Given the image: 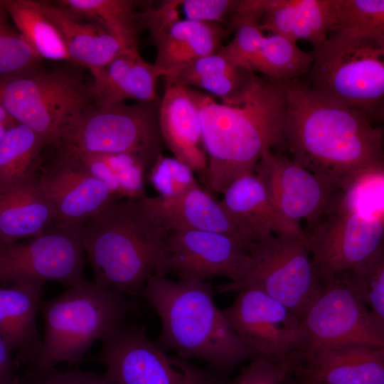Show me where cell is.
<instances>
[{
	"instance_id": "ffe728a7",
	"label": "cell",
	"mask_w": 384,
	"mask_h": 384,
	"mask_svg": "<svg viewBox=\"0 0 384 384\" xmlns=\"http://www.w3.org/2000/svg\"><path fill=\"white\" fill-rule=\"evenodd\" d=\"M299 378L329 384H384V348L342 344L298 361Z\"/></svg>"
},
{
	"instance_id": "277c9868",
	"label": "cell",
	"mask_w": 384,
	"mask_h": 384,
	"mask_svg": "<svg viewBox=\"0 0 384 384\" xmlns=\"http://www.w3.org/2000/svg\"><path fill=\"white\" fill-rule=\"evenodd\" d=\"M168 234L140 200L115 199L83 224L92 282L124 295H140L150 277L168 274Z\"/></svg>"
},
{
	"instance_id": "681fc988",
	"label": "cell",
	"mask_w": 384,
	"mask_h": 384,
	"mask_svg": "<svg viewBox=\"0 0 384 384\" xmlns=\"http://www.w3.org/2000/svg\"><path fill=\"white\" fill-rule=\"evenodd\" d=\"M289 378H287L282 384H289Z\"/></svg>"
},
{
	"instance_id": "5b68a950",
	"label": "cell",
	"mask_w": 384,
	"mask_h": 384,
	"mask_svg": "<svg viewBox=\"0 0 384 384\" xmlns=\"http://www.w3.org/2000/svg\"><path fill=\"white\" fill-rule=\"evenodd\" d=\"M133 309L124 294L85 279L41 303L44 336L36 370L80 363L94 342L123 325Z\"/></svg>"
},
{
	"instance_id": "30bf717a",
	"label": "cell",
	"mask_w": 384,
	"mask_h": 384,
	"mask_svg": "<svg viewBox=\"0 0 384 384\" xmlns=\"http://www.w3.org/2000/svg\"><path fill=\"white\" fill-rule=\"evenodd\" d=\"M91 357L106 368L114 384H225L227 375L169 355L149 338L142 326L124 324L102 341Z\"/></svg>"
},
{
	"instance_id": "1f68e13d",
	"label": "cell",
	"mask_w": 384,
	"mask_h": 384,
	"mask_svg": "<svg viewBox=\"0 0 384 384\" xmlns=\"http://www.w3.org/2000/svg\"><path fill=\"white\" fill-rule=\"evenodd\" d=\"M55 3L91 20L117 37L126 47H137L139 14L131 0H59Z\"/></svg>"
},
{
	"instance_id": "4316f807",
	"label": "cell",
	"mask_w": 384,
	"mask_h": 384,
	"mask_svg": "<svg viewBox=\"0 0 384 384\" xmlns=\"http://www.w3.org/2000/svg\"><path fill=\"white\" fill-rule=\"evenodd\" d=\"M230 31L218 23L179 20L153 40L156 48L154 65L162 78L166 76L199 58L217 53Z\"/></svg>"
},
{
	"instance_id": "83f0119b",
	"label": "cell",
	"mask_w": 384,
	"mask_h": 384,
	"mask_svg": "<svg viewBox=\"0 0 384 384\" xmlns=\"http://www.w3.org/2000/svg\"><path fill=\"white\" fill-rule=\"evenodd\" d=\"M56 223L54 210L41 191L38 174L0 194V240L11 243L35 238Z\"/></svg>"
},
{
	"instance_id": "7bdbcfd3",
	"label": "cell",
	"mask_w": 384,
	"mask_h": 384,
	"mask_svg": "<svg viewBox=\"0 0 384 384\" xmlns=\"http://www.w3.org/2000/svg\"><path fill=\"white\" fill-rule=\"evenodd\" d=\"M34 384H76L70 371L61 372L55 368L37 371Z\"/></svg>"
},
{
	"instance_id": "8992f818",
	"label": "cell",
	"mask_w": 384,
	"mask_h": 384,
	"mask_svg": "<svg viewBox=\"0 0 384 384\" xmlns=\"http://www.w3.org/2000/svg\"><path fill=\"white\" fill-rule=\"evenodd\" d=\"M308 82L327 99L364 114L384 116V43L332 32L310 52Z\"/></svg>"
},
{
	"instance_id": "4dcf8cb0",
	"label": "cell",
	"mask_w": 384,
	"mask_h": 384,
	"mask_svg": "<svg viewBox=\"0 0 384 384\" xmlns=\"http://www.w3.org/2000/svg\"><path fill=\"white\" fill-rule=\"evenodd\" d=\"M311 63L310 53L280 35L270 33L262 36L248 68L269 80L282 82L306 75Z\"/></svg>"
},
{
	"instance_id": "d590c367",
	"label": "cell",
	"mask_w": 384,
	"mask_h": 384,
	"mask_svg": "<svg viewBox=\"0 0 384 384\" xmlns=\"http://www.w3.org/2000/svg\"><path fill=\"white\" fill-rule=\"evenodd\" d=\"M384 166L365 171L341 191L338 203L348 209L384 217Z\"/></svg>"
},
{
	"instance_id": "ba28073f",
	"label": "cell",
	"mask_w": 384,
	"mask_h": 384,
	"mask_svg": "<svg viewBox=\"0 0 384 384\" xmlns=\"http://www.w3.org/2000/svg\"><path fill=\"white\" fill-rule=\"evenodd\" d=\"M159 105L157 101L92 103L63 133L55 146L58 154H131L140 157L149 169L162 154Z\"/></svg>"
},
{
	"instance_id": "6da1fadb",
	"label": "cell",
	"mask_w": 384,
	"mask_h": 384,
	"mask_svg": "<svg viewBox=\"0 0 384 384\" xmlns=\"http://www.w3.org/2000/svg\"><path fill=\"white\" fill-rule=\"evenodd\" d=\"M279 82L286 104L284 144L292 161L341 191L365 171L384 166L382 127L299 78Z\"/></svg>"
},
{
	"instance_id": "836d02e7",
	"label": "cell",
	"mask_w": 384,
	"mask_h": 384,
	"mask_svg": "<svg viewBox=\"0 0 384 384\" xmlns=\"http://www.w3.org/2000/svg\"><path fill=\"white\" fill-rule=\"evenodd\" d=\"M352 294L384 323V247L336 275Z\"/></svg>"
},
{
	"instance_id": "60d3db41",
	"label": "cell",
	"mask_w": 384,
	"mask_h": 384,
	"mask_svg": "<svg viewBox=\"0 0 384 384\" xmlns=\"http://www.w3.org/2000/svg\"><path fill=\"white\" fill-rule=\"evenodd\" d=\"M181 0L164 1L156 7H146L139 14L140 21L149 30L152 41L181 20Z\"/></svg>"
},
{
	"instance_id": "7402d4cb",
	"label": "cell",
	"mask_w": 384,
	"mask_h": 384,
	"mask_svg": "<svg viewBox=\"0 0 384 384\" xmlns=\"http://www.w3.org/2000/svg\"><path fill=\"white\" fill-rule=\"evenodd\" d=\"M163 78L165 85L201 88L211 96L220 98L221 103L230 105L244 103L262 79L220 50L199 58Z\"/></svg>"
},
{
	"instance_id": "b9f144b4",
	"label": "cell",
	"mask_w": 384,
	"mask_h": 384,
	"mask_svg": "<svg viewBox=\"0 0 384 384\" xmlns=\"http://www.w3.org/2000/svg\"><path fill=\"white\" fill-rule=\"evenodd\" d=\"M11 353L12 351L0 335V384L14 383L16 375L14 373Z\"/></svg>"
},
{
	"instance_id": "c3c4849f",
	"label": "cell",
	"mask_w": 384,
	"mask_h": 384,
	"mask_svg": "<svg viewBox=\"0 0 384 384\" xmlns=\"http://www.w3.org/2000/svg\"><path fill=\"white\" fill-rule=\"evenodd\" d=\"M14 384H21L19 378L17 375H16V377L15 378V381H14Z\"/></svg>"
},
{
	"instance_id": "d4e9b609",
	"label": "cell",
	"mask_w": 384,
	"mask_h": 384,
	"mask_svg": "<svg viewBox=\"0 0 384 384\" xmlns=\"http://www.w3.org/2000/svg\"><path fill=\"white\" fill-rule=\"evenodd\" d=\"M44 14L58 30L71 63L88 68H100L127 48L98 23L47 1H39Z\"/></svg>"
},
{
	"instance_id": "7c38bea8",
	"label": "cell",
	"mask_w": 384,
	"mask_h": 384,
	"mask_svg": "<svg viewBox=\"0 0 384 384\" xmlns=\"http://www.w3.org/2000/svg\"><path fill=\"white\" fill-rule=\"evenodd\" d=\"M321 282L319 296L301 319L298 361L319 350L342 344L384 348V323L352 294L338 276Z\"/></svg>"
},
{
	"instance_id": "7dc6e473",
	"label": "cell",
	"mask_w": 384,
	"mask_h": 384,
	"mask_svg": "<svg viewBox=\"0 0 384 384\" xmlns=\"http://www.w3.org/2000/svg\"><path fill=\"white\" fill-rule=\"evenodd\" d=\"M10 127H9V126H6V125L0 124V141L2 139V138L4 137L5 133L6 132L8 129L10 128Z\"/></svg>"
},
{
	"instance_id": "9c48e42d",
	"label": "cell",
	"mask_w": 384,
	"mask_h": 384,
	"mask_svg": "<svg viewBox=\"0 0 384 384\" xmlns=\"http://www.w3.org/2000/svg\"><path fill=\"white\" fill-rule=\"evenodd\" d=\"M250 255L251 264L245 277L238 282L216 286L217 292L255 289L283 304L301 320L322 286L307 235H270L256 242Z\"/></svg>"
},
{
	"instance_id": "f546056e",
	"label": "cell",
	"mask_w": 384,
	"mask_h": 384,
	"mask_svg": "<svg viewBox=\"0 0 384 384\" xmlns=\"http://www.w3.org/2000/svg\"><path fill=\"white\" fill-rule=\"evenodd\" d=\"M1 1L16 28L41 60L71 63L58 30L43 12L39 1Z\"/></svg>"
},
{
	"instance_id": "8d00e7d4",
	"label": "cell",
	"mask_w": 384,
	"mask_h": 384,
	"mask_svg": "<svg viewBox=\"0 0 384 384\" xmlns=\"http://www.w3.org/2000/svg\"><path fill=\"white\" fill-rule=\"evenodd\" d=\"M149 169V181L163 198L179 196L199 183L191 168L174 156L161 154Z\"/></svg>"
},
{
	"instance_id": "ac0fdd59",
	"label": "cell",
	"mask_w": 384,
	"mask_h": 384,
	"mask_svg": "<svg viewBox=\"0 0 384 384\" xmlns=\"http://www.w3.org/2000/svg\"><path fill=\"white\" fill-rule=\"evenodd\" d=\"M140 202L149 216L167 232L220 233L235 238L249 252L256 242L211 192L199 183L175 197L146 196Z\"/></svg>"
},
{
	"instance_id": "3957f363",
	"label": "cell",
	"mask_w": 384,
	"mask_h": 384,
	"mask_svg": "<svg viewBox=\"0 0 384 384\" xmlns=\"http://www.w3.org/2000/svg\"><path fill=\"white\" fill-rule=\"evenodd\" d=\"M210 282L149 277L141 296L156 311L161 330L157 345L185 358H197L228 375L240 363L257 358L238 336L216 306Z\"/></svg>"
},
{
	"instance_id": "52a82bcc",
	"label": "cell",
	"mask_w": 384,
	"mask_h": 384,
	"mask_svg": "<svg viewBox=\"0 0 384 384\" xmlns=\"http://www.w3.org/2000/svg\"><path fill=\"white\" fill-rule=\"evenodd\" d=\"M0 103L18 124L55 147L66 129L93 103L90 84L76 70L39 69L0 82Z\"/></svg>"
},
{
	"instance_id": "ab89813d",
	"label": "cell",
	"mask_w": 384,
	"mask_h": 384,
	"mask_svg": "<svg viewBox=\"0 0 384 384\" xmlns=\"http://www.w3.org/2000/svg\"><path fill=\"white\" fill-rule=\"evenodd\" d=\"M240 0H181L185 19L223 24L229 21Z\"/></svg>"
},
{
	"instance_id": "e0dca14e",
	"label": "cell",
	"mask_w": 384,
	"mask_h": 384,
	"mask_svg": "<svg viewBox=\"0 0 384 384\" xmlns=\"http://www.w3.org/2000/svg\"><path fill=\"white\" fill-rule=\"evenodd\" d=\"M38 181L56 223H84L117 199L74 156L58 154L52 164L38 172Z\"/></svg>"
},
{
	"instance_id": "8fae6325",
	"label": "cell",
	"mask_w": 384,
	"mask_h": 384,
	"mask_svg": "<svg viewBox=\"0 0 384 384\" xmlns=\"http://www.w3.org/2000/svg\"><path fill=\"white\" fill-rule=\"evenodd\" d=\"M84 223H55L28 242L0 240V286L60 282L68 287L82 281Z\"/></svg>"
},
{
	"instance_id": "484cf974",
	"label": "cell",
	"mask_w": 384,
	"mask_h": 384,
	"mask_svg": "<svg viewBox=\"0 0 384 384\" xmlns=\"http://www.w3.org/2000/svg\"><path fill=\"white\" fill-rule=\"evenodd\" d=\"M43 285L0 286V335L9 349L34 365L41 353L42 339L36 314Z\"/></svg>"
},
{
	"instance_id": "44dd1931",
	"label": "cell",
	"mask_w": 384,
	"mask_h": 384,
	"mask_svg": "<svg viewBox=\"0 0 384 384\" xmlns=\"http://www.w3.org/2000/svg\"><path fill=\"white\" fill-rule=\"evenodd\" d=\"M93 104L107 105L126 100L145 103L156 101L159 70L146 61L137 47L122 50L105 65L90 70Z\"/></svg>"
},
{
	"instance_id": "5bb4252c",
	"label": "cell",
	"mask_w": 384,
	"mask_h": 384,
	"mask_svg": "<svg viewBox=\"0 0 384 384\" xmlns=\"http://www.w3.org/2000/svg\"><path fill=\"white\" fill-rule=\"evenodd\" d=\"M223 312L238 336L256 354L272 362L297 356L301 320L286 306L255 289L237 292Z\"/></svg>"
},
{
	"instance_id": "7a4b0ae2",
	"label": "cell",
	"mask_w": 384,
	"mask_h": 384,
	"mask_svg": "<svg viewBox=\"0 0 384 384\" xmlns=\"http://www.w3.org/2000/svg\"><path fill=\"white\" fill-rule=\"evenodd\" d=\"M208 157L206 188L220 193L237 178L254 173L265 149L284 145L285 98L279 82L262 78L240 105L218 102L193 89Z\"/></svg>"
},
{
	"instance_id": "2e32d148",
	"label": "cell",
	"mask_w": 384,
	"mask_h": 384,
	"mask_svg": "<svg viewBox=\"0 0 384 384\" xmlns=\"http://www.w3.org/2000/svg\"><path fill=\"white\" fill-rule=\"evenodd\" d=\"M166 258L168 274L181 280L225 277L235 283L251 264L249 250L235 238L198 230L169 232Z\"/></svg>"
},
{
	"instance_id": "74e56055",
	"label": "cell",
	"mask_w": 384,
	"mask_h": 384,
	"mask_svg": "<svg viewBox=\"0 0 384 384\" xmlns=\"http://www.w3.org/2000/svg\"><path fill=\"white\" fill-rule=\"evenodd\" d=\"M118 187L119 198L141 200L146 197L144 174L148 169L138 156L131 154H103Z\"/></svg>"
},
{
	"instance_id": "cb8c5ba5",
	"label": "cell",
	"mask_w": 384,
	"mask_h": 384,
	"mask_svg": "<svg viewBox=\"0 0 384 384\" xmlns=\"http://www.w3.org/2000/svg\"><path fill=\"white\" fill-rule=\"evenodd\" d=\"M260 28L314 47L325 41L335 23L332 0H260Z\"/></svg>"
},
{
	"instance_id": "ee69618b",
	"label": "cell",
	"mask_w": 384,
	"mask_h": 384,
	"mask_svg": "<svg viewBox=\"0 0 384 384\" xmlns=\"http://www.w3.org/2000/svg\"><path fill=\"white\" fill-rule=\"evenodd\" d=\"M70 373L76 384H114L105 373L81 370Z\"/></svg>"
},
{
	"instance_id": "bcb514c9",
	"label": "cell",
	"mask_w": 384,
	"mask_h": 384,
	"mask_svg": "<svg viewBox=\"0 0 384 384\" xmlns=\"http://www.w3.org/2000/svg\"><path fill=\"white\" fill-rule=\"evenodd\" d=\"M290 384H329L324 383L314 382L303 380L297 378L294 373L291 377Z\"/></svg>"
},
{
	"instance_id": "f6af8a7d",
	"label": "cell",
	"mask_w": 384,
	"mask_h": 384,
	"mask_svg": "<svg viewBox=\"0 0 384 384\" xmlns=\"http://www.w3.org/2000/svg\"><path fill=\"white\" fill-rule=\"evenodd\" d=\"M15 124H16V122L9 114L3 105L0 103V124L11 127Z\"/></svg>"
},
{
	"instance_id": "e575fe53",
	"label": "cell",
	"mask_w": 384,
	"mask_h": 384,
	"mask_svg": "<svg viewBox=\"0 0 384 384\" xmlns=\"http://www.w3.org/2000/svg\"><path fill=\"white\" fill-rule=\"evenodd\" d=\"M10 20L0 0V82L38 70L41 60Z\"/></svg>"
},
{
	"instance_id": "f35d334b",
	"label": "cell",
	"mask_w": 384,
	"mask_h": 384,
	"mask_svg": "<svg viewBox=\"0 0 384 384\" xmlns=\"http://www.w3.org/2000/svg\"><path fill=\"white\" fill-rule=\"evenodd\" d=\"M297 363V356L280 362L255 358L225 384H282L294 373Z\"/></svg>"
},
{
	"instance_id": "4fadbf2b",
	"label": "cell",
	"mask_w": 384,
	"mask_h": 384,
	"mask_svg": "<svg viewBox=\"0 0 384 384\" xmlns=\"http://www.w3.org/2000/svg\"><path fill=\"white\" fill-rule=\"evenodd\" d=\"M307 235L321 281L362 262L383 246L384 217L348 209L338 202Z\"/></svg>"
},
{
	"instance_id": "9a60e30c",
	"label": "cell",
	"mask_w": 384,
	"mask_h": 384,
	"mask_svg": "<svg viewBox=\"0 0 384 384\" xmlns=\"http://www.w3.org/2000/svg\"><path fill=\"white\" fill-rule=\"evenodd\" d=\"M255 174L278 212L288 220L312 228L336 206L341 190L281 154L265 149Z\"/></svg>"
},
{
	"instance_id": "603a6c76",
	"label": "cell",
	"mask_w": 384,
	"mask_h": 384,
	"mask_svg": "<svg viewBox=\"0 0 384 384\" xmlns=\"http://www.w3.org/2000/svg\"><path fill=\"white\" fill-rule=\"evenodd\" d=\"M222 194L223 207L255 242L272 235L305 233L278 212L255 173L237 178Z\"/></svg>"
},
{
	"instance_id": "d6a6232c",
	"label": "cell",
	"mask_w": 384,
	"mask_h": 384,
	"mask_svg": "<svg viewBox=\"0 0 384 384\" xmlns=\"http://www.w3.org/2000/svg\"><path fill=\"white\" fill-rule=\"evenodd\" d=\"M332 32L384 43L383 0H332Z\"/></svg>"
},
{
	"instance_id": "f1b7e54d",
	"label": "cell",
	"mask_w": 384,
	"mask_h": 384,
	"mask_svg": "<svg viewBox=\"0 0 384 384\" xmlns=\"http://www.w3.org/2000/svg\"><path fill=\"white\" fill-rule=\"evenodd\" d=\"M45 146L38 134L23 124L16 123L8 129L0 141V194L38 174Z\"/></svg>"
},
{
	"instance_id": "d6986e66",
	"label": "cell",
	"mask_w": 384,
	"mask_h": 384,
	"mask_svg": "<svg viewBox=\"0 0 384 384\" xmlns=\"http://www.w3.org/2000/svg\"><path fill=\"white\" fill-rule=\"evenodd\" d=\"M159 126L162 141L174 156L190 166L206 186L208 157L193 89L165 85L159 105Z\"/></svg>"
}]
</instances>
